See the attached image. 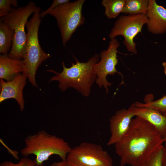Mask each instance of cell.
I'll list each match as a JSON object with an SVG mask.
<instances>
[{"instance_id":"cell-3","label":"cell","mask_w":166,"mask_h":166,"mask_svg":"<svg viewBox=\"0 0 166 166\" xmlns=\"http://www.w3.org/2000/svg\"><path fill=\"white\" fill-rule=\"evenodd\" d=\"M25 145L21 150L22 156H36V166H43L45 161L52 155H57L62 160H66L72 148L63 139L42 130L28 135L24 140Z\"/></svg>"},{"instance_id":"cell-16","label":"cell","mask_w":166,"mask_h":166,"mask_svg":"<svg viewBox=\"0 0 166 166\" xmlns=\"http://www.w3.org/2000/svg\"><path fill=\"white\" fill-rule=\"evenodd\" d=\"M149 0H125L122 13L129 15H146Z\"/></svg>"},{"instance_id":"cell-1","label":"cell","mask_w":166,"mask_h":166,"mask_svg":"<svg viewBox=\"0 0 166 166\" xmlns=\"http://www.w3.org/2000/svg\"><path fill=\"white\" fill-rule=\"evenodd\" d=\"M164 141L154 126L136 116L126 133L114 144L120 166H140L163 145Z\"/></svg>"},{"instance_id":"cell-21","label":"cell","mask_w":166,"mask_h":166,"mask_svg":"<svg viewBox=\"0 0 166 166\" xmlns=\"http://www.w3.org/2000/svg\"><path fill=\"white\" fill-rule=\"evenodd\" d=\"M0 166H36V164L34 160L25 157L22 158L18 163L6 161L2 162Z\"/></svg>"},{"instance_id":"cell-24","label":"cell","mask_w":166,"mask_h":166,"mask_svg":"<svg viewBox=\"0 0 166 166\" xmlns=\"http://www.w3.org/2000/svg\"><path fill=\"white\" fill-rule=\"evenodd\" d=\"M162 166H166V152L164 149L162 160Z\"/></svg>"},{"instance_id":"cell-23","label":"cell","mask_w":166,"mask_h":166,"mask_svg":"<svg viewBox=\"0 0 166 166\" xmlns=\"http://www.w3.org/2000/svg\"><path fill=\"white\" fill-rule=\"evenodd\" d=\"M47 166H71L66 160L54 162Z\"/></svg>"},{"instance_id":"cell-12","label":"cell","mask_w":166,"mask_h":166,"mask_svg":"<svg viewBox=\"0 0 166 166\" xmlns=\"http://www.w3.org/2000/svg\"><path fill=\"white\" fill-rule=\"evenodd\" d=\"M146 24L149 32L154 34L166 32V9L158 5L155 0H149L147 12Z\"/></svg>"},{"instance_id":"cell-26","label":"cell","mask_w":166,"mask_h":166,"mask_svg":"<svg viewBox=\"0 0 166 166\" xmlns=\"http://www.w3.org/2000/svg\"><path fill=\"white\" fill-rule=\"evenodd\" d=\"M164 141L163 144L164 149L165 152H166V137L164 139Z\"/></svg>"},{"instance_id":"cell-10","label":"cell","mask_w":166,"mask_h":166,"mask_svg":"<svg viewBox=\"0 0 166 166\" xmlns=\"http://www.w3.org/2000/svg\"><path fill=\"white\" fill-rule=\"evenodd\" d=\"M133 103L127 109L117 110L109 120L111 135L108 145L115 144L123 136L129 129L132 118L135 116Z\"/></svg>"},{"instance_id":"cell-4","label":"cell","mask_w":166,"mask_h":166,"mask_svg":"<svg viewBox=\"0 0 166 166\" xmlns=\"http://www.w3.org/2000/svg\"><path fill=\"white\" fill-rule=\"evenodd\" d=\"M41 9L36 10L26 24L27 30V40L22 60L23 72L33 86L38 87L35 80L38 69L43 62L50 57L45 52L39 44L38 31L41 21L40 14Z\"/></svg>"},{"instance_id":"cell-27","label":"cell","mask_w":166,"mask_h":166,"mask_svg":"<svg viewBox=\"0 0 166 166\" xmlns=\"http://www.w3.org/2000/svg\"><path fill=\"white\" fill-rule=\"evenodd\" d=\"M164 115V116H166V112L165 113H164L163 114Z\"/></svg>"},{"instance_id":"cell-18","label":"cell","mask_w":166,"mask_h":166,"mask_svg":"<svg viewBox=\"0 0 166 166\" xmlns=\"http://www.w3.org/2000/svg\"><path fill=\"white\" fill-rule=\"evenodd\" d=\"M136 106L154 109L162 114L166 112V95L156 100L142 103L138 101L134 103Z\"/></svg>"},{"instance_id":"cell-22","label":"cell","mask_w":166,"mask_h":166,"mask_svg":"<svg viewBox=\"0 0 166 166\" xmlns=\"http://www.w3.org/2000/svg\"><path fill=\"white\" fill-rule=\"evenodd\" d=\"M70 1L69 0H54L51 6L48 9L44 11H42L40 13V15L41 17L42 18L44 17L46 15L52 10L54 9L57 7L68 3Z\"/></svg>"},{"instance_id":"cell-8","label":"cell","mask_w":166,"mask_h":166,"mask_svg":"<svg viewBox=\"0 0 166 166\" xmlns=\"http://www.w3.org/2000/svg\"><path fill=\"white\" fill-rule=\"evenodd\" d=\"M148 21V18L145 14L121 15L114 23L109 37L112 39L118 36H123V43L128 51L137 55L134 39L137 34L141 33L143 26L146 24Z\"/></svg>"},{"instance_id":"cell-7","label":"cell","mask_w":166,"mask_h":166,"mask_svg":"<svg viewBox=\"0 0 166 166\" xmlns=\"http://www.w3.org/2000/svg\"><path fill=\"white\" fill-rule=\"evenodd\" d=\"M66 160L71 166H113L111 157L100 144L86 142L72 148Z\"/></svg>"},{"instance_id":"cell-20","label":"cell","mask_w":166,"mask_h":166,"mask_svg":"<svg viewBox=\"0 0 166 166\" xmlns=\"http://www.w3.org/2000/svg\"><path fill=\"white\" fill-rule=\"evenodd\" d=\"M14 7L18 6V1L16 0H0V16L2 17L9 13L12 8L11 6Z\"/></svg>"},{"instance_id":"cell-2","label":"cell","mask_w":166,"mask_h":166,"mask_svg":"<svg viewBox=\"0 0 166 166\" xmlns=\"http://www.w3.org/2000/svg\"><path fill=\"white\" fill-rule=\"evenodd\" d=\"M74 57L76 62L72 63L71 66L69 68L66 67L64 62H62L63 70L60 73L52 69L47 70L56 74L51 78L49 82L58 81L59 88L62 92L71 87L83 96L88 97L91 93V88L97 79L93 66L99 61V56L95 54L86 62H80Z\"/></svg>"},{"instance_id":"cell-19","label":"cell","mask_w":166,"mask_h":166,"mask_svg":"<svg viewBox=\"0 0 166 166\" xmlns=\"http://www.w3.org/2000/svg\"><path fill=\"white\" fill-rule=\"evenodd\" d=\"M164 151L163 145L156 152L148 157L140 166H162Z\"/></svg>"},{"instance_id":"cell-5","label":"cell","mask_w":166,"mask_h":166,"mask_svg":"<svg viewBox=\"0 0 166 166\" xmlns=\"http://www.w3.org/2000/svg\"><path fill=\"white\" fill-rule=\"evenodd\" d=\"M37 7L34 2L30 1L24 6L12 8L9 13L1 17L14 31L13 45L8 54L9 57L23 59L27 40L25 27L29 17Z\"/></svg>"},{"instance_id":"cell-9","label":"cell","mask_w":166,"mask_h":166,"mask_svg":"<svg viewBox=\"0 0 166 166\" xmlns=\"http://www.w3.org/2000/svg\"><path fill=\"white\" fill-rule=\"evenodd\" d=\"M110 40L107 49L101 52L99 55L100 61L93 66L94 71L97 75L95 82L99 87L103 86L105 88L106 93L108 92V87L112 85V83L108 81L106 79L108 75H113L118 73L123 79L121 73L116 69V66L118 64L117 49L120 46V43L116 38Z\"/></svg>"},{"instance_id":"cell-15","label":"cell","mask_w":166,"mask_h":166,"mask_svg":"<svg viewBox=\"0 0 166 166\" xmlns=\"http://www.w3.org/2000/svg\"><path fill=\"white\" fill-rule=\"evenodd\" d=\"M14 35V30L0 19V53L2 55L8 54L13 45Z\"/></svg>"},{"instance_id":"cell-13","label":"cell","mask_w":166,"mask_h":166,"mask_svg":"<svg viewBox=\"0 0 166 166\" xmlns=\"http://www.w3.org/2000/svg\"><path fill=\"white\" fill-rule=\"evenodd\" d=\"M133 110L135 116L141 117L148 122L163 138L166 137V116L154 109L137 107L135 104Z\"/></svg>"},{"instance_id":"cell-11","label":"cell","mask_w":166,"mask_h":166,"mask_svg":"<svg viewBox=\"0 0 166 166\" xmlns=\"http://www.w3.org/2000/svg\"><path fill=\"white\" fill-rule=\"evenodd\" d=\"M27 78L25 74L22 73L9 81L0 79V103L8 99L14 98L19 105L20 110L23 111L24 108L23 91Z\"/></svg>"},{"instance_id":"cell-6","label":"cell","mask_w":166,"mask_h":166,"mask_svg":"<svg viewBox=\"0 0 166 166\" xmlns=\"http://www.w3.org/2000/svg\"><path fill=\"white\" fill-rule=\"evenodd\" d=\"M85 0H78L60 5L48 14L56 19L60 30L63 45L71 39L77 29L85 20L82 12Z\"/></svg>"},{"instance_id":"cell-25","label":"cell","mask_w":166,"mask_h":166,"mask_svg":"<svg viewBox=\"0 0 166 166\" xmlns=\"http://www.w3.org/2000/svg\"><path fill=\"white\" fill-rule=\"evenodd\" d=\"M162 65L164 67V72L165 74L166 75V61L162 63Z\"/></svg>"},{"instance_id":"cell-17","label":"cell","mask_w":166,"mask_h":166,"mask_svg":"<svg viewBox=\"0 0 166 166\" xmlns=\"http://www.w3.org/2000/svg\"><path fill=\"white\" fill-rule=\"evenodd\" d=\"M125 0H103L101 4L105 8V14L109 19L114 18L122 13Z\"/></svg>"},{"instance_id":"cell-14","label":"cell","mask_w":166,"mask_h":166,"mask_svg":"<svg viewBox=\"0 0 166 166\" xmlns=\"http://www.w3.org/2000/svg\"><path fill=\"white\" fill-rule=\"evenodd\" d=\"M23 72L22 59L11 58L8 54L0 56V78L7 81L13 80Z\"/></svg>"}]
</instances>
